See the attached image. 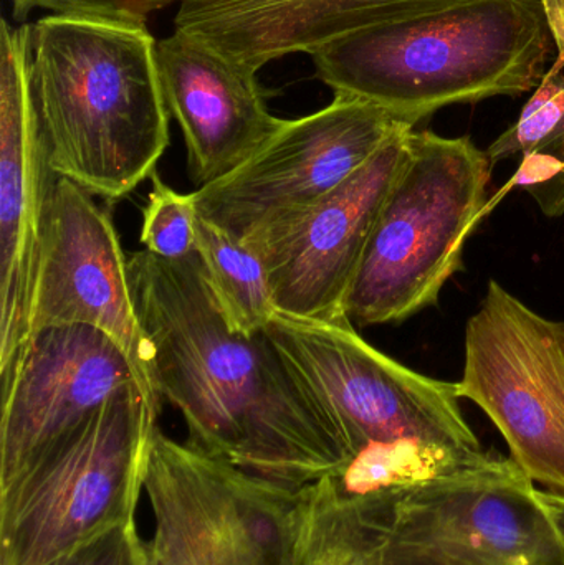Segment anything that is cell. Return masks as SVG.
I'll return each instance as SVG.
<instances>
[{"mask_svg": "<svg viewBox=\"0 0 564 565\" xmlns=\"http://www.w3.org/2000/svg\"><path fill=\"white\" fill-rule=\"evenodd\" d=\"M159 82L188 151L195 189L241 168L285 119L272 115L257 73L174 30L156 49Z\"/></svg>", "mask_w": 564, "mask_h": 565, "instance_id": "9a60e30c", "label": "cell"}, {"mask_svg": "<svg viewBox=\"0 0 564 565\" xmlns=\"http://www.w3.org/2000/svg\"><path fill=\"white\" fill-rule=\"evenodd\" d=\"M49 565H148L135 520L111 527Z\"/></svg>", "mask_w": 564, "mask_h": 565, "instance_id": "cb8c5ba5", "label": "cell"}, {"mask_svg": "<svg viewBox=\"0 0 564 565\" xmlns=\"http://www.w3.org/2000/svg\"><path fill=\"white\" fill-rule=\"evenodd\" d=\"M128 271L156 392L181 412L189 445L291 491L337 477L353 460L267 334L228 328L198 255L168 262L136 252Z\"/></svg>", "mask_w": 564, "mask_h": 565, "instance_id": "6da1fadb", "label": "cell"}, {"mask_svg": "<svg viewBox=\"0 0 564 565\" xmlns=\"http://www.w3.org/2000/svg\"><path fill=\"white\" fill-rule=\"evenodd\" d=\"M377 498L386 565H564L539 487L500 454Z\"/></svg>", "mask_w": 564, "mask_h": 565, "instance_id": "ba28073f", "label": "cell"}, {"mask_svg": "<svg viewBox=\"0 0 564 565\" xmlns=\"http://www.w3.org/2000/svg\"><path fill=\"white\" fill-rule=\"evenodd\" d=\"M483 454L486 450L460 451L421 441L373 444L363 448L333 480L344 497H390L459 470Z\"/></svg>", "mask_w": 564, "mask_h": 565, "instance_id": "d6986e66", "label": "cell"}, {"mask_svg": "<svg viewBox=\"0 0 564 565\" xmlns=\"http://www.w3.org/2000/svg\"><path fill=\"white\" fill-rule=\"evenodd\" d=\"M404 125L374 103L334 95L320 111L285 119L241 168L195 189L198 214L241 242L268 234L340 188Z\"/></svg>", "mask_w": 564, "mask_h": 565, "instance_id": "30bf717a", "label": "cell"}, {"mask_svg": "<svg viewBox=\"0 0 564 565\" xmlns=\"http://www.w3.org/2000/svg\"><path fill=\"white\" fill-rule=\"evenodd\" d=\"M294 565H386L380 498L344 497L333 477L305 487Z\"/></svg>", "mask_w": 564, "mask_h": 565, "instance_id": "e0dca14e", "label": "cell"}, {"mask_svg": "<svg viewBox=\"0 0 564 565\" xmlns=\"http://www.w3.org/2000/svg\"><path fill=\"white\" fill-rule=\"evenodd\" d=\"M29 35L30 23H0V375L29 335L43 227L58 179L30 105Z\"/></svg>", "mask_w": 564, "mask_h": 565, "instance_id": "5bb4252c", "label": "cell"}, {"mask_svg": "<svg viewBox=\"0 0 564 565\" xmlns=\"http://www.w3.org/2000/svg\"><path fill=\"white\" fill-rule=\"evenodd\" d=\"M158 42L148 26L49 15L30 25L29 95L50 169L119 201L169 146Z\"/></svg>", "mask_w": 564, "mask_h": 565, "instance_id": "7a4b0ae2", "label": "cell"}, {"mask_svg": "<svg viewBox=\"0 0 564 565\" xmlns=\"http://www.w3.org/2000/svg\"><path fill=\"white\" fill-rule=\"evenodd\" d=\"M540 503L545 508L546 513L552 518L555 523L556 530L562 534L564 541V498L556 497V494L549 493V491L540 490L539 488Z\"/></svg>", "mask_w": 564, "mask_h": 565, "instance_id": "484cf974", "label": "cell"}, {"mask_svg": "<svg viewBox=\"0 0 564 565\" xmlns=\"http://www.w3.org/2000/svg\"><path fill=\"white\" fill-rule=\"evenodd\" d=\"M12 17L23 22L35 9H45L52 15L66 19L95 20V22L123 23L146 26L149 17L168 9L181 0H10Z\"/></svg>", "mask_w": 564, "mask_h": 565, "instance_id": "7402d4cb", "label": "cell"}, {"mask_svg": "<svg viewBox=\"0 0 564 565\" xmlns=\"http://www.w3.org/2000/svg\"><path fill=\"white\" fill-rule=\"evenodd\" d=\"M265 334L354 457L368 445L421 441L482 451L454 382L427 377L364 341L350 321L277 312Z\"/></svg>", "mask_w": 564, "mask_h": 565, "instance_id": "8992f818", "label": "cell"}, {"mask_svg": "<svg viewBox=\"0 0 564 565\" xmlns=\"http://www.w3.org/2000/svg\"><path fill=\"white\" fill-rule=\"evenodd\" d=\"M195 245L202 274L228 328L247 338L264 334L278 311L260 255L201 215Z\"/></svg>", "mask_w": 564, "mask_h": 565, "instance_id": "ac0fdd59", "label": "cell"}, {"mask_svg": "<svg viewBox=\"0 0 564 565\" xmlns=\"http://www.w3.org/2000/svg\"><path fill=\"white\" fill-rule=\"evenodd\" d=\"M129 385L139 387L135 367L105 332L89 326H53L32 332L12 367L2 374L0 483Z\"/></svg>", "mask_w": 564, "mask_h": 565, "instance_id": "4fadbf2b", "label": "cell"}, {"mask_svg": "<svg viewBox=\"0 0 564 565\" xmlns=\"http://www.w3.org/2000/svg\"><path fill=\"white\" fill-rule=\"evenodd\" d=\"M564 121V73L553 63L532 98L523 106L519 119L487 149L492 164L540 151Z\"/></svg>", "mask_w": 564, "mask_h": 565, "instance_id": "44dd1931", "label": "cell"}, {"mask_svg": "<svg viewBox=\"0 0 564 565\" xmlns=\"http://www.w3.org/2000/svg\"><path fill=\"white\" fill-rule=\"evenodd\" d=\"M53 326H89L113 339L156 411L151 345L129 280L128 258L108 211L68 179H56L43 227L29 335ZM26 335V338H29Z\"/></svg>", "mask_w": 564, "mask_h": 565, "instance_id": "8fae6325", "label": "cell"}, {"mask_svg": "<svg viewBox=\"0 0 564 565\" xmlns=\"http://www.w3.org/2000/svg\"><path fill=\"white\" fill-rule=\"evenodd\" d=\"M152 188L142 212L141 241L149 254L168 262H184L198 255L195 222L198 207L192 194L169 188L158 172L151 175Z\"/></svg>", "mask_w": 564, "mask_h": 565, "instance_id": "ffe728a7", "label": "cell"}, {"mask_svg": "<svg viewBox=\"0 0 564 565\" xmlns=\"http://www.w3.org/2000/svg\"><path fill=\"white\" fill-rule=\"evenodd\" d=\"M159 412L129 385L0 483V565H49L135 520Z\"/></svg>", "mask_w": 564, "mask_h": 565, "instance_id": "5b68a950", "label": "cell"}, {"mask_svg": "<svg viewBox=\"0 0 564 565\" xmlns=\"http://www.w3.org/2000/svg\"><path fill=\"white\" fill-rule=\"evenodd\" d=\"M457 391L486 412L533 483L564 498V321L490 281L467 321Z\"/></svg>", "mask_w": 564, "mask_h": 565, "instance_id": "9c48e42d", "label": "cell"}, {"mask_svg": "<svg viewBox=\"0 0 564 565\" xmlns=\"http://www.w3.org/2000/svg\"><path fill=\"white\" fill-rule=\"evenodd\" d=\"M413 129L401 126L360 171L313 207L244 242L260 255L280 315L350 321L344 301Z\"/></svg>", "mask_w": 564, "mask_h": 565, "instance_id": "7c38bea8", "label": "cell"}, {"mask_svg": "<svg viewBox=\"0 0 564 565\" xmlns=\"http://www.w3.org/2000/svg\"><path fill=\"white\" fill-rule=\"evenodd\" d=\"M512 185L529 192L543 214H564V121L540 151L523 158Z\"/></svg>", "mask_w": 564, "mask_h": 565, "instance_id": "603a6c76", "label": "cell"}, {"mask_svg": "<svg viewBox=\"0 0 564 565\" xmlns=\"http://www.w3.org/2000/svg\"><path fill=\"white\" fill-rule=\"evenodd\" d=\"M542 6L553 42L558 50V58L555 63L564 68V0H542Z\"/></svg>", "mask_w": 564, "mask_h": 565, "instance_id": "d4e9b609", "label": "cell"}, {"mask_svg": "<svg viewBox=\"0 0 564 565\" xmlns=\"http://www.w3.org/2000/svg\"><path fill=\"white\" fill-rule=\"evenodd\" d=\"M492 161L472 139L413 131L344 301L354 328L396 324L436 306L489 202Z\"/></svg>", "mask_w": 564, "mask_h": 565, "instance_id": "277c9868", "label": "cell"}, {"mask_svg": "<svg viewBox=\"0 0 564 565\" xmlns=\"http://www.w3.org/2000/svg\"><path fill=\"white\" fill-rule=\"evenodd\" d=\"M464 2L469 0H181L174 25L257 73L294 53L313 55L357 30Z\"/></svg>", "mask_w": 564, "mask_h": 565, "instance_id": "2e32d148", "label": "cell"}, {"mask_svg": "<svg viewBox=\"0 0 564 565\" xmlns=\"http://www.w3.org/2000/svg\"><path fill=\"white\" fill-rule=\"evenodd\" d=\"M142 491L148 565H294L300 491L252 477L156 425Z\"/></svg>", "mask_w": 564, "mask_h": 565, "instance_id": "52a82bcc", "label": "cell"}, {"mask_svg": "<svg viewBox=\"0 0 564 565\" xmlns=\"http://www.w3.org/2000/svg\"><path fill=\"white\" fill-rule=\"evenodd\" d=\"M553 45L542 0H469L348 33L311 60L334 95L416 128L446 106L539 88Z\"/></svg>", "mask_w": 564, "mask_h": 565, "instance_id": "3957f363", "label": "cell"}]
</instances>
